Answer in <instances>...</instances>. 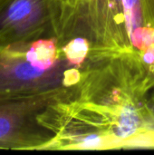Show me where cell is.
<instances>
[{
  "label": "cell",
  "instance_id": "obj_1",
  "mask_svg": "<svg viewBox=\"0 0 154 155\" xmlns=\"http://www.w3.org/2000/svg\"><path fill=\"white\" fill-rule=\"evenodd\" d=\"M45 103L42 94L0 100V150H28L44 140L39 114Z\"/></svg>",
  "mask_w": 154,
  "mask_h": 155
},
{
  "label": "cell",
  "instance_id": "obj_2",
  "mask_svg": "<svg viewBox=\"0 0 154 155\" xmlns=\"http://www.w3.org/2000/svg\"><path fill=\"white\" fill-rule=\"evenodd\" d=\"M30 44L0 47V100L42 94L50 84V70L33 66L26 59Z\"/></svg>",
  "mask_w": 154,
  "mask_h": 155
},
{
  "label": "cell",
  "instance_id": "obj_3",
  "mask_svg": "<svg viewBox=\"0 0 154 155\" xmlns=\"http://www.w3.org/2000/svg\"><path fill=\"white\" fill-rule=\"evenodd\" d=\"M49 0H0V47L40 39Z\"/></svg>",
  "mask_w": 154,
  "mask_h": 155
},
{
  "label": "cell",
  "instance_id": "obj_4",
  "mask_svg": "<svg viewBox=\"0 0 154 155\" xmlns=\"http://www.w3.org/2000/svg\"><path fill=\"white\" fill-rule=\"evenodd\" d=\"M56 46L52 39H38L30 43L26 51V59L39 69L50 70L56 62Z\"/></svg>",
  "mask_w": 154,
  "mask_h": 155
},
{
  "label": "cell",
  "instance_id": "obj_5",
  "mask_svg": "<svg viewBox=\"0 0 154 155\" xmlns=\"http://www.w3.org/2000/svg\"><path fill=\"white\" fill-rule=\"evenodd\" d=\"M66 58L71 64H81L88 52V44L84 38H76L64 47Z\"/></svg>",
  "mask_w": 154,
  "mask_h": 155
},
{
  "label": "cell",
  "instance_id": "obj_6",
  "mask_svg": "<svg viewBox=\"0 0 154 155\" xmlns=\"http://www.w3.org/2000/svg\"><path fill=\"white\" fill-rule=\"evenodd\" d=\"M138 126V117L135 112L131 108H125L123 112L118 126V135L128 137L135 132Z\"/></svg>",
  "mask_w": 154,
  "mask_h": 155
},
{
  "label": "cell",
  "instance_id": "obj_7",
  "mask_svg": "<svg viewBox=\"0 0 154 155\" xmlns=\"http://www.w3.org/2000/svg\"><path fill=\"white\" fill-rule=\"evenodd\" d=\"M131 38L134 46L141 50H146L154 44V29L136 28L131 35Z\"/></svg>",
  "mask_w": 154,
  "mask_h": 155
},
{
  "label": "cell",
  "instance_id": "obj_8",
  "mask_svg": "<svg viewBox=\"0 0 154 155\" xmlns=\"http://www.w3.org/2000/svg\"><path fill=\"white\" fill-rule=\"evenodd\" d=\"M102 143V139L99 138L98 136H89L87 138H85L83 141V143L81 144V147L84 148V149H92V148H96L99 147L101 145Z\"/></svg>",
  "mask_w": 154,
  "mask_h": 155
},
{
  "label": "cell",
  "instance_id": "obj_9",
  "mask_svg": "<svg viewBox=\"0 0 154 155\" xmlns=\"http://www.w3.org/2000/svg\"><path fill=\"white\" fill-rule=\"evenodd\" d=\"M143 60L147 64H153L154 63V44L150 45L146 50L143 55Z\"/></svg>",
  "mask_w": 154,
  "mask_h": 155
}]
</instances>
